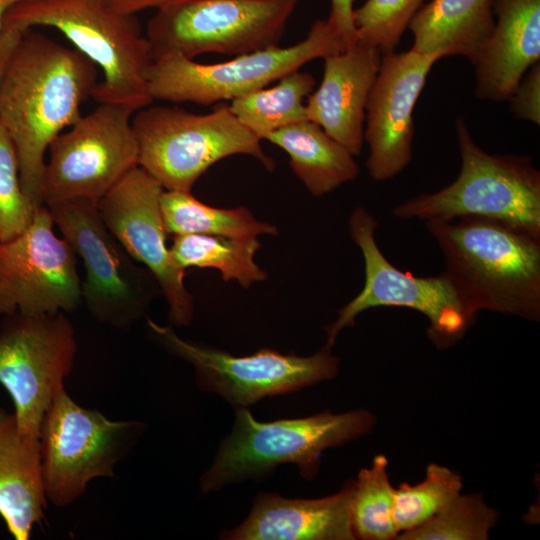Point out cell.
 <instances>
[{
    "label": "cell",
    "instance_id": "1",
    "mask_svg": "<svg viewBox=\"0 0 540 540\" xmlns=\"http://www.w3.org/2000/svg\"><path fill=\"white\" fill-rule=\"evenodd\" d=\"M96 65L76 49L26 31L8 63L0 90V123L11 137L26 196L42 203L45 154L81 116L97 84Z\"/></svg>",
    "mask_w": 540,
    "mask_h": 540
},
{
    "label": "cell",
    "instance_id": "2",
    "mask_svg": "<svg viewBox=\"0 0 540 540\" xmlns=\"http://www.w3.org/2000/svg\"><path fill=\"white\" fill-rule=\"evenodd\" d=\"M426 229L445 261L442 272L466 310L540 319V238L498 221L430 220Z\"/></svg>",
    "mask_w": 540,
    "mask_h": 540
},
{
    "label": "cell",
    "instance_id": "3",
    "mask_svg": "<svg viewBox=\"0 0 540 540\" xmlns=\"http://www.w3.org/2000/svg\"><path fill=\"white\" fill-rule=\"evenodd\" d=\"M3 25L61 32L101 70L103 78L92 94L97 102L137 111L152 102L147 89L153 61L149 42L135 15L116 10L106 0H26L8 10Z\"/></svg>",
    "mask_w": 540,
    "mask_h": 540
},
{
    "label": "cell",
    "instance_id": "4",
    "mask_svg": "<svg viewBox=\"0 0 540 540\" xmlns=\"http://www.w3.org/2000/svg\"><path fill=\"white\" fill-rule=\"evenodd\" d=\"M375 424V416L365 409L260 422L248 407L235 408L231 432L200 477V490L210 493L263 480L282 464L297 465L303 478L313 480L323 451L369 433Z\"/></svg>",
    "mask_w": 540,
    "mask_h": 540
},
{
    "label": "cell",
    "instance_id": "5",
    "mask_svg": "<svg viewBox=\"0 0 540 540\" xmlns=\"http://www.w3.org/2000/svg\"><path fill=\"white\" fill-rule=\"evenodd\" d=\"M455 128L461 156L456 180L437 192L397 205L393 215L424 222L482 217L540 238V172L532 159L485 152L461 117Z\"/></svg>",
    "mask_w": 540,
    "mask_h": 540
},
{
    "label": "cell",
    "instance_id": "6",
    "mask_svg": "<svg viewBox=\"0 0 540 540\" xmlns=\"http://www.w3.org/2000/svg\"><path fill=\"white\" fill-rule=\"evenodd\" d=\"M135 113L138 166L164 190L191 192L213 164L237 154L254 157L268 171L275 168L261 140L239 122L229 103L219 102L207 114L164 106H146Z\"/></svg>",
    "mask_w": 540,
    "mask_h": 540
},
{
    "label": "cell",
    "instance_id": "7",
    "mask_svg": "<svg viewBox=\"0 0 540 540\" xmlns=\"http://www.w3.org/2000/svg\"><path fill=\"white\" fill-rule=\"evenodd\" d=\"M343 49L328 20H317L297 44L269 46L222 63L201 64L177 53L160 56L148 69L147 89L153 100L215 104L265 88L307 62Z\"/></svg>",
    "mask_w": 540,
    "mask_h": 540
},
{
    "label": "cell",
    "instance_id": "8",
    "mask_svg": "<svg viewBox=\"0 0 540 540\" xmlns=\"http://www.w3.org/2000/svg\"><path fill=\"white\" fill-rule=\"evenodd\" d=\"M47 206L63 238L83 262L81 302L97 321L130 328L161 294L155 277L112 234L97 201L74 199Z\"/></svg>",
    "mask_w": 540,
    "mask_h": 540
},
{
    "label": "cell",
    "instance_id": "9",
    "mask_svg": "<svg viewBox=\"0 0 540 540\" xmlns=\"http://www.w3.org/2000/svg\"><path fill=\"white\" fill-rule=\"evenodd\" d=\"M292 0H176L157 9L145 36L153 60L177 53L241 55L277 45L295 6Z\"/></svg>",
    "mask_w": 540,
    "mask_h": 540
},
{
    "label": "cell",
    "instance_id": "10",
    "mask_svg": "<svg viewBox=\"0 0 540 540\" xmlns=\"http://www.w3.org/2000/svg\"><path fill=\"white\" fill-rule=\"evenodd\" d=\"M137 421H113L78 405L61 388L39 431L41 473L47 501L72 504L97 477H113L115 464L142 433Z\"/></svg>",
    "mask_w": 540,
    "mask_h": 540
},
{
    "label": "cell",
    "instance_id": "11",
    "mask_svg": "<svg viewBox=\"0 0 540 540\" xmlns=\"http://www.w3.org/2000/svg\"><path fill=\"white\" fill-rule=\"evenodd\" d=\"M377 228L378 222L364 207L358 206L351 213L349 233L363 255L365 283L338 311L336 320L324 328L325 346L332 348L339 333L354 326L360 313L379 306L416 310L429 320L427 335L438 348L455 344L476 317L466 310L443 273L417 277L392 265L377 245Z\"/></svg>",
    "mask_w": 540,
    "mask_h": 540
},
{
    "label": "cell",
    "instance_id": "12",
    "mask_svg": "<svg viewBox=\"0 0 540 540\" xmlns=\"http://www.w3.org/2000/svg\"><path fill=\"white\" fill-rule=\"evenodd\" d=\"M147 327L157 343L193 366L201 390L219 395L234 408L249 407L265 397L292 393L329 380L339 370L338 357L325 345L305 357L272 349L234 356L185 340L172 327L149 318Z\"/></svg>",
    "mask_w": 540,
    "mask_h": 540
},
{
    "label": "cell",
    "instance_id": "13",
    "mask_svg": "<svg viewBox=\"0 0 540 540\" xmlns=\"http://www.w3.org/2000/svg\"><path fill=\"white\" fill-rule=\"evenodd\" d=\"M136 111L126 105L99 103L60 133L48 148L42 203L98 202L137 167L138 144L132 126Z\"/></svg>",
    "mask_w": 540,
    "mask_h": 540
},
{
    "label": "cell",
    "instance_id": "14",
    "mask_svg": "<svg viewBox=\"0 0 540 540\" xmlns=\"http://www.w3.org/2000/svg\"><path fill=\"white\" fill-rule=\"evenodd\" d=\"M77 342L65 312L12 313L0 327V385L20 431L39 439L43 416L73 369Z\"/></svg>",
    "mask_w": 540,
    "mask_h": 540
},
{
    "label": "cell",
    "instance_id": "15",
    "mask_svg": "<svg viewBox=\"0 0 540 540\" xmlns=\"http://www.w3.org/2000/svg\"><path fill=\"white\" fill-rule=\"evenodd\" d=\"M54 226L40 204L20 235L0 243V315L66 313L81 303L76 254Z\"/></svg>",
    "mask_w": 540,
    "mask_h": 540
},
{
    "label": "cell",
    "instance_id": "16",
    "mask_svg": "<svg viewBox=\"0 0 540 540\" xmlns=\"http://www.w3.org/2000/svg\"><path fill=\"white\" fill-rule=\"evenodd\" d=\"M164 188L141 167L128 172L99 201L100 214L129 255L155 277L177 326L194 316V297L184 284L185 270L166 244L160 198Z\"/></svg>",
    "mask_w": 540,
    "mask_h": 540
},
{
    "label": "cell",
    "instance_id": "17",
    "mask_svg": "<svg viewBox=\"0 0 540 540\" xmlns=\"http://www.w3.org/2000/svg\"><path fill=\"white\" fill-rule=\"evenodd\" d=\"M438 54L409 51L382 54L366 108V168L372 179L385 181L410 163L414 136L413 109Z\"/></svg>",
    "mask_w": 540,
    "mask_h": 540
},
{
    "label": "cell",
    "instance_id": "18",
    "mask_svg": "<svg viewBox=\"0 0 540 540\" xmlns=\"http://www.w3.org/2000/svg\"><path fill=\"white\" fill-rule=\"evenodd\" d=\"M381 61V53L357 42L324 58L318 89L308 96L307 117L352 155L364 141L365 108Z\"/></svg>",
    "mask_w": 540,
    "mask_h": 540
},
{
    "label": "cell",
    "instance_id": "19",
    "mask_svg": "<svg viewBox=\"0 0 540 540\" xmlns=\"http://www.w3.org/2000/svg\"><path fill=\"white\" fill-rule=\"evenodd\" d=\"M354 480L335 494L316 498H285L260 493L247 518L220 534L228 540H353L351 501Z\"/></svg>",
    "mask_w": 540,
    "mask_h": 540
},
{
    "label": "cell",
    "instance_id": "20",
    "mask_svg": "<svg viewBox=\"0 0 540 540\" xmlns=\"http://www.w3.org/2000/svg\"><path fill=\"white\" fill-rule=\"evenodd\" d=\"M495 25L474 63L475 94L506 101L540 59V0H493Z\"/></svg>",
    "mask_w": 540,
    "mask_h": 540
},
{
    "label": "cell",
    "instance_id": "21",
    "mask_svg": "<svg viewBox=\"0 0 540 540\" xmlns=\"http://www.w3.org/2000/svg\"><path fill=\"white\" fill-rule=\"evenodd\" d=\"M39 439L24 435L13 412L0 407V517L15 540H28L44 518Z\"/></svg>",
    "mask_w": 540,
    "mask_h": 540
},
{
    "label": "cell",
    "instance_id": "22",
    "mask_svg": "<svg viewBox=\"0 0 540 540\" xmlns=\"http://www.w3.org/2000/svg\"><path fill=\"white\" fill-rule=\"evenodd\" d=\"M494 25L493 0H429L409 23L411 49L464 56L474 65Z\"/></svg>",
    "mask_w": 540,
    "mask_h": 540
},
{
    "label": "cell",
    "instance_id": "23",
    "mask_svg": "<svg viewBox=\"0 0 540 540\" xmlns=\"http://www.w3.org/2000/svg\"><path fill=\"white\" fill-rule=\"evenodd\" d=\"M265 140L289 155L292 171L315 197L359 175L354 155L309 119L282 127Z\"/></svg>",
    "mask_w": 540,
    "mask_h": 540
},
{
    "label": "cell",
    "instance_id": "24",
    "mask_svg": "<svg viewBox=\"0 0 540 540\" xmlns=\"http://www.w3.org/2000/svg\"><path fill=\"white\" fill-rule=\"evenodd\" d=\"M261 244L257 237H226L207 234L175 235L170 252L182 269L214 268L224 281L243 288L267 279V272L255 261Z\"/></svg>",
    "mask_w": 540,
    "mask_h": 540
},
{
    "label": "cell",
    "instance_id": "25",
    "mask_svg": "<svg viewBox=\"0 0 540 540\" xmlns=\"http://www.w3.org/2000/svg\"><path fill=\"white\" fill-rule=\"evenodd\" d=\"M160 208L165 229L174 236L207 234L243 238L278 234L274 225L258 220L246 207H212L191 192L164 190Z\"/></svg>",
    "mask_w": 540,
    "mask_h": 540
},
{
    "label": "cell",
    "instance_id": "26",
    "mask_svg": "<svg viewBox=\"0 0 540 540\" xmlns=\"http://www.w3.org/2000/svg\"><path fill=\"white\" fill-rule=\"evenodd\" d=\"M315 85L307 72L296 70L271 88H261L231 100L229 107L239 122L259 140L272 132L307 120L306 103Z\"/></svg>",
    "mask_w": 540,
    "mask_h": 540
},
{
    "label": "cell",
    "instance_id": "27",
    "mask_svg": "<svg viewBox=\"0 0 540 540\" xmlns=\"http://www.w3.org/2000/svg\"><path fill=\"white\" fill-rule=\"evenodd\" d=\"M387 468V458L377 455L354 480L350 513L356 539L391 540L399 534L393 515L395 488Z\"/></svg>",
    "mask_w": 540,
    "mask_h": 540
},
{
    "label": "cell",
    "instance_id": "28",
    "mask_svg": "<svg viewBox=\"0 0 540 540\" xmlns=\"http://www.w3.org/2000/svg\"><path fill=\"white\" fill-rule=\"evenodd\" d=\"M462 486L458 472L435 463L428 465L421 482L400 485L395 489L393 509L399 534L431 519L461 493Z\"/></svg>",
    "mask_w": 540,
    "mask_h": 540
},
{
    "label": "cell",
    "instance_id": "29",
    "mask_svg": "<svg viewBox=\"0 0 540 540\" xmlns=\"http://www.w3.org/2000/svg\"><path fill=\"white\" fill-rule=\"evenodd\" d=\"M498 512L482 496L461 493L424 524L398 534L400 540H486Z\"/></svg>",
    "mask_w": 540,
    "mask_h": 540
},
{
    "label": "cell",
    "instance_id": "30",
    "mask_svg": "<svg viewBox=\"0 0 540 540\" xmlns=\"http://www.w3.org/2000/svg\"><path fill=\"white\" fill-rule=\"evenodd\" d=\"M429 0H366L354 9L358 42L381 54L393 52L418 10Z\"/></svg>",
    "mask_w": 540,
    "mask_h": 540
},
{
    "label": "cell",
    "instance_id": "31",
    "mask_svg": "<svg viewBox=\"0 0 540 540\" xmlns=\"http://www.w3.org/2000/svg\"><path fill=\"white\" fill-rule=\"evenodd\" d=\"M37 206L22 189L16 149L0 123V243L20 235L32 222Z\"/></svg>",
    "mask_w": 540,
    "mask_h": 540
},
{
    "label": "cell",
    "instance_id": "32",
    "mask_svg": "<svg viewBox=\"0 0 540 540\" xmlns=\"http://www.w3.org/2000/svg\"><path fill=\"white\" fill-rule=\"evenodd\" d=\"M510 110L517 118L540 124V65L534 64L509 97Z\"/></svg>",
    "mask_w": 540,
    "mask_h": 540
},
{
    "label": "cell",
    "instance_id": "33",
    "mask_svg": "<svg viewBox=\"0 0 540 540\" xmlns=\"http://www.w3.org/2000/svg\"><path fill=\"white\" fill-rule=\"evenodd\" d=\"M354 0H331V12L328 22L340 35L345 48L358 42L353 21Z\"/></svg>",
    "mask_w": 540,
    "mask_h": 540
},
{
    "label": "cell",
    "instance_id": "34",
    "mask_svg": "<svg viewBox=\"0 0 540 540\" xmlns=\"http://www.w3.org/2000/svg\"><path fill=\"white\" fill-rule=\"evenodd\" d=\"M25 33L15 26L3 25L0 28V90L10 58Z\"/></svg>",
    "mask_w": 540,
    "mask_h": 540
},
{
    "label": "cell",
    "instance_id": "35",
    "mask_svg": "<svg viewBox=\"0 0 540 540\" xmlns=\"http://www.w3.org/2000/svg\"><path fill=\"white\" fill-rule=\"evenodd\" d=\"M116 10L130 15H136L146 9H159L176 0H106Z\"/></svg>",
    "mask_w": 540,
    "mask_h": 540
},
{
    "label": "cell",
    "instance_id": "36",
    "mask_svg": "<svg viewBox=\"0 0 540 540\" xmlns=\"http://www.w3.org/2000/svg\"><path fill=\"white\" fill-rule=\"evenodd\" d=\"M22 1L26 0H0V28L3 26V20L8 10Z\"/></svg>",
    "mask_w": 540,
    "mask_h": 540
},
{
    "label": "cell",
    "instance_id": "37",
    "mask_svg": "<svg viewBox=\"0 0 540 540\" xmlns=\"http://www.w3.org/2000/svg\"><path fill=\"white\" fill-rule=\"evenodd\" d=\"M292 1L298 2L299 0H292Z\"/></svg>",
    "mask_w": 540,
    "mask_h": 540
}]
</instances>
